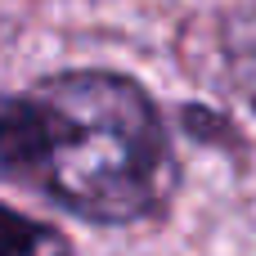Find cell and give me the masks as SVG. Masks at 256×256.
Instances as JSON below:
<instances>
[{"label":"cell","mask_w":256,"mask_h":256,"mask_svg":"<svg viewBox=\"0 0 256 256\" xmlns=\"http://www.w3.org/2000/svg\"><path fill=\"white\" fill-rule=\"evenodd\" d=\"M45 126L36 184L90 220H135L166 202L176 158L153 99L112 72H58L32 90Z\"/></svg>","instance_id":"cell-1"},{"label":"cell","mask_w":256,"mask_h":256,"mask_svg":"<svg viewBox=\"0 0 256 256\" xmlns=\"http://www.w3.org/2000/svg\"><path fill=\"white\" fill-rule=\"evenodd\" d=\"M0 256H72V248L58 230L27 220L0 202Z\"/></svg>","instance_id":"cell-3"},{"label":"cell","mask_w":256,"mask_h":256,"mask_svg":"<svg viewBox=\"0 0 256 256\" xmlns=\"http://www.w3.org/2000/svg\"><path fill=\"white\" fill-rule=\"evenodd\" d=\"M225 63H230V76H234L238 94L256 108V14H248L243 22L230 27V36H225Z\"/></svg>","instance_id":"cell-4"},{"label":"cell","mask_w":256,"mask_h":256,"mask_svg":"<svg viewBox=\"0 0 256 256\" xmlns=\"http://www.w3.org/2000/svg\"><path fill=\"white\" fill-rule=\"evenodd\" d=\"M45 158V126L40 108L27 99H0V180L36 184Z\"/></svg>","instance_id":"cell-2"}]
</instances>
